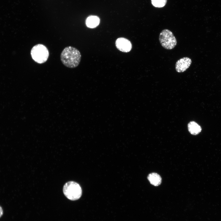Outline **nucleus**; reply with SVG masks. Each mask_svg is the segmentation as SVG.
<instances>
[{
    "label": "nucleus",
    "instance_id": "nucleus-1",
    "mask_svg": "<svg viewBox=\"0 0 221 221\" xmlns=\"http://www.w3.org/2000/svg\"><path fill=\"white\" fill-rule=\"evenodd\" d=\"M60 60L66 67L74 68L79 64L81 59V55L77 49L72 46L65 47L60 54Z\"/></svg>",
    "mask_w": 221,
    "mask_h": 221
},
{
    "label": "nucleus",
    "instance_id": "nucleus-2",
    "mask_svg": "<svg viewBox=\"0 0 221 221\" xmlns=\"http://www.w3.org/2000/svg\"><path fill=\"white\" fill-rule=\"evenodd\" d=\"M63 192L67 198L72 200L79 199L82 193L80 186L77 183L73 181L68 182L64 184Z\"/></svg>",
    "mask_w": 221,
    "mask_h": 221
},
{
    "label": "nucleus",
    "instance_id": "nucleus-3",
    "mask_svg": "<svg viewBox=\"0 0 221 221\" xmlns=\"http://www.w3.org/2000/svg\"><path fill=\"white\" fill-rule=\"evenodd\" d=\"M30 53L33 60L40 64L46 61L49 56L48 48L41 44H38L33 46L31 49Z\"/></svg>",
    "mask_w": 221,
    "mask_h": 221
},
{
    "label": "nucleus",
    "instance_id": "nucleus-4",
    "mask_svg": "<svg viewBox=\"0 0 221 221\" xmlns=\"http://www.w3.org/2000/svg\"><path fill=\"white\" fill-rule=\"evenodd\" d=\"M159 40L161 46L168 50L173 49L177 44L176 38L173 33L167 29L163 30L160 33Z\"/></svg>",
    "mask_w": 221,
    "mask_h": 221
},
{
    "label": "nucleus",
    "instance_id": "nucleus-5",
    "mask_svg": "<svg viewBox=\"0 0 221 221\" xmlns=\"http://www.w3.org/2000/svg\"><path fill=\"white\" fill-rule=\"evenodd\" d=\"M115 44L117 49L123 52H128L132 48V45L131 42L125 38H118L116 40Z\"/></svg>",
    "mask_w": 221,
    "mask_h": 221
},
{
    "label": "nucleus",
    "instance_id": "nucleus-6",
    "mask_svg": "<svg viewBox=\"0 0 221 221\" xmlns=\"http://www.w3.org/2000/svg\"><path fill=\"white\" fill-rule=\"evenodd\" d=\"M192 62L191 59L188 57L180 59L176 61L175 64L176 71L179 73L184 72L189 67Z\"/></svg>",
    "mask_w": 221,
    "mask_h": 221
},
{
    "label": "nucleus",
    "instance_id": "nucleus-7",
    "mask_svg": "<svg viewBox=\"0 0 221 221\" xmlns=\"http://www.w3.org/2000/svg\"><path fill=\"white\" fill-rule=\"evenodd\" d=\"M188 129L189 132L193 135H196L201 131V127L196 122L192 121L188 124Z\"/></svg>",
    "mask_w": 221,
    "mask_h": 221
},
{
    "label": "nucleus",
    "instance_id": "nucleus-8",
    "mask_svg": "<svg viewBox=\"0 0 221 221\" xmlns=\"http://www.w3.org/2000/svg\"><path fill=\"white\" fill-rule=\"evenodd\" d=\"M99 22L100 19L98 17L95 16H91L87 18L86 24L88 27L94 28L98 26Z\"/></svg>",
    "mask_w": 221,
    "mask_h": 221
},
{
    "label": "nucleus",
    "instance_id": "nucleus-9",
    "mask_svg": "<svg viewBox=\"0 0 221 221\" xmlns=\"http://www.w3.org/2000/svg\"><path fill=\"white\" fill-rule=\"evenodd\" d=\"M147 178L150 183L155 186L159 185L161 182V177L156 173H153L149 174Z\"/></svg>",
    "mask_w": 221,
    "mask_h": 221
},
{
    "label": "nucleus",
    "instance_id": "nucleus-10",
    "mask_svg": "<svg viewBox=\"0 0 221 221\" xmlns=\"http://www.w3.org/2000/svg\"><path fill=\"white\" fill-rule=\"evenodd\" d=\"M152 5L155 7L161 8L166 4L167 0H151Z\"/></svg>",
    "mask_w": 221,
    "mask_h": 221
},
{
    "label": "nucleus",
    "instance_id": "nucleus-11",
    "mask_svg": "<svg viewBox=\"0 0 221 221\" xmlns=\"http://www.w3.org/2000/svg\"><path fill=\"white\" fill-rule=\"evenodd\" d=\"M3 214V211L2 207L0 206V218L2 216Z\"/></svg>",
    "mask_w": 221,
    "mask_h": 221
}]
</instances>
